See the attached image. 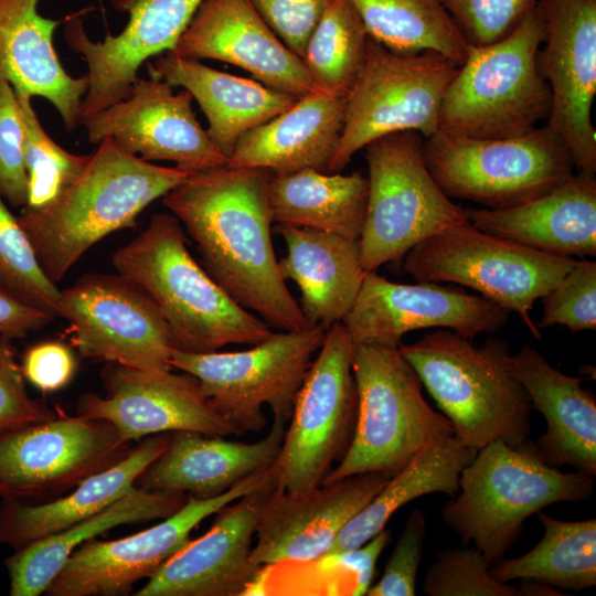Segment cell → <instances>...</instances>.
Listing matches in <instances>:
<instances>
[{"instance_id":"4","label":"cell","mask_w":596,"mask_h":596,"mask_svg":"<svg viewBox=\"0 0 596 596\" xmlns=\"http://www.w3.org/2000/svg\"><path fill=\"white\" fill-rule=\"evenodd\" d=\"M398 351L459 441L476 450L496 440L512 447L530 441L533 408L505 341L490 337L476 347L451 330H437Z\"/></svg>"},{"instance_id":"18","label":"cell","mask_w":596,"mask_h":596,"mask_svg":"<svg viewBox=\"0 0 596 596\" xmlns=\"http://www.w3.org/2000/svg\"><path fill=\"white\" fill-rule=\"evenodd\" d=\"M509 313L482 296L437 283H393L373 270L342 323L354 347L398 348L407 332L426 328H446L472 341L500 330Z\"/></svg>"},{"instance_id":"22","label":"cell","mask_w":596,"mask_h":596,"mask_svg":"<svg viewBox=\"0 0 596 596\" xmlns=\"http://www.w3.org/2000/svg\"><path fill=\"white\" fill-rule=\"evenodd\" d=\"M390 477L361 473L299 492L270 487L260 505L252 561L263 567L320 560Z\"/></svg>"},{"instance_id":"9","label":"cell","mask_w":596,"mask_h":596,"mask_svg":"<svg viewBox=\"0 0 596 596\" xmlns=\"http://www.w3.org/2000/svg\"><path fill=\"white\" fill-rule=\"evenodd\" d=\"M425 163L451 199L487 209L530 202L574 173L571 152L546 125L514 138L473 139L436 131L424 138Z\"/></svg>"},{"instance_id":"23","label":"cell","mask_w":596,"mask_h":596,"mask_svg":"<svg viewBox=\"0 0 596 596\" xmlns=\"http://www.w3.org/2000/svg\"><path fill=\"white\" fill-rule=\"evenodd\" d=\"M270 485L221 508L203 535L190 540L136 593L137 596H240L262 566L251 558L263 499Z\"/></svg>"},{"instance_id":"40","label":"cell","mask_w":596,"mask_h":596,"mask_svg":"<svg viewBox=\"0 0 596 596\" xmlns=\"http://www.w3.org/2000/svg\"><path fill=\"white\" fill-rule=\"evenodd\" d=\"M0 286L29 306L56 317L61 290L43 272L18 216L1 195Z\"/></svg>"},{"instance_id":"31","label":"cell","mask_w":596,"mask_h":596,"mask_svg":"<svg viewBox=\"0 0 596 596\" xmlns=\"http://www.w3.org/2000/svg\"><path fill=\"white\" fill-rule=\"evenodd\" d=\"M151 77L188 91L204 113L206 132L228 158L240 138L291 107L299 97L166 52L149 64Z\"/></svg>"},{"instance_id":"48","label":"cell","mask_w":596,"mask_h":596,"mask_svg":"<svg viewBox=\"0 0 596 596\" xmlns=\"http://www.w3.org/2000/svg\"><path fill=\"white\" fill-rule=\"evenodd\" d=\"M24 377L43 392L57 391L72 380L76 361L71 349L60 341H45L31 347L24 358Z\"/></svg>"},{"instance_id":"19","label":"cell","mask_w":596,"mask_h":596,"mask_svg":"<svg viewBox=\"0 0 596 596\" xmlns=\"http://www.w3.org/2000/svg\"><path fill=\"white\" fill-rule=\"evenodd\" d=\"M100 376L105 396L82 395L77 414L110 423L126 441L174 432L242 435L190 373L149 372L106 363Z\"/></svg>"},{"instance_id":"43","label":"cell","mask_w":596,"mask_h":596,"mask_svg":"<svg viewBox=\"0 0 596 596\" xmlns=\"http://www.w3.org/2000/svg\"><path fill=\"white\" fill-rule=\"evenodd\" d=\"M540 0H444L445 8L472 46L510 35Z\"/></svg>"},{"instance_id":"26","label":"cell","mask_w":596,"mask_h":596,"mask_svg":"<svg viewBox=\"0 0 596 596\" xmlns=\"http://www.w3.org/2000/svg\"><path fill=\"white\" fill-rule=\"evenodd\" d=\"M486 233L558 256L596 255V178L577 171L550 192L505 209H465Z\"/></svg>"},{"instance_id":"35","label":"cell","mask_w":596,"mask_h":596,"mask_svg":"<svg viewBox=\"0 0 596 596\" xmlns=\"http://www.w3.org/2000/svg\"><path fill=\"white\" fill-rule=\"evenodd\" d=\"M476 454V449L466 446L455 436L417 453L344 525L328 554L363 545L385 528L400 508L416 498L432 493L456 496L460 473Z\"/></svg>"},{"instance_id":"5","label":"cell","mask_w":596,"mask_h":596,"mask_svg":"<svg viewBox=\"0 0 596 596\" xmlns=\"http://www.w3.org/2000/svg\"><path fill=\"white\" fill-rule=\"evenodd\" d=\"M594 478L550 466L531 441L512 447L496 440L462 469L458 492L440 518L462 545L472 543L492 565L515 544L530 515L554 503L588 500Z\"/></svg>"},{"instance_id":"42","label":"cell","mask_w":596,"mask_h":596,"mask_svg":"<svg viewBox=\"0 0 596 596\" xmlns=\"http://www.w3.org/2000/svg\"><path fill=\"white\" fill-rule=\"evenodd\" d=\"M539 328L554 324L572 332L596 329V263L583 258L542 298Z\"/></svg>"},{"instance_id":"8","label":"cell","mask_w":596,"mask_h":596,"mask_svg":"<svg viewBox=\"0 0 596 596\" xmlns=\"http://www.w3.org/2000/svg\"><path fill=\"white\" fill-rule=\"evenodd\" d=\"M423 142L421 134L401 131L364 147L368 202L359 247L366 273L403 258L435 234L469 222L465 209L430 174Z\"/></svg>"},{"instance_id":"17","label":"cell","mask_w":596,"mask_h":596,"mask_svg":"<svg viewBox=\"0 0 596 596\" xmlns=\"http://www.w3.org/2000/svg\"><path fill=\"white\" fill-rule=\"evenodd\" d=\"M545 34L538 66L552 104L546 126L568 148L577 171L596 172V0H542Z\"/></svg>"},{"instance_id":"50","label":"cell","mask_w":596,"mask_h":596,"mask_svg":"<svg viewBox=\"0 0 596 596\" xmlns=\"http://www.w3.org/2000/svg\"><path fill=\"white\" fill-rule=\"evenodd\" d=\"M54 318L21 301L0 286V334L23 338L42 329Z\"/></svg>"},{"instance_id":"28","label":"cell","mask_w":596,"mask_h":596,"mask_svg":"<svg viewBox=\"0 0 596 596\" xmlns=\"http://www.w3.org/2000/svg\"><path fill=\"white\" fill-rule=\"evenodd\" d=\"M39 2L0 0V81L49 100L71 131L82 124L88 78L64 70L53 45V32L63 20L42 17Z\"/></svg>"},{"instance_id":"16","label":"cell","mask_w":596,"mask_h":596,"mask_svg":"<svg viewBox=\"0 0 596 596\" xmlns=\"http://www.w3.org/2000/svg\"><path fill=\"white\" fill-rule=\"evenodd\" d=\"M273 485L269 469L254 473L225 493L187 502L159 523L117 540L91 539L66 560L45 594L49 596H116L131 590L135 583L150 578L190 540L203 520L224 505Z\"/></svg>"},{"instance_id":"47","label":"cell","mask_w":596,"mask_h":596,"mask_svg":"<svg viewBox=\"0 0 596 596\" xmlns=\"http://www.w3.org/2000/svg\"><path fill=\"white\" fill-rule=\"evenodd\" d=\"M262 19L302 60L309 36L333 0H249Z\"/></svg>"},{"instance_id":"1","label":"cell","mask_w":596,"mask_h":596,"mask_svg":"<svg viewBox=\"0 0 596 596\" xmlns=\"http://www.w3.org/2000/svg\"><path fill=\"white\" fill-rule=\"evenodd\" d=\"M273 173L216 167L191 174L162 204L194 241L204 269L243 308L281 331L309 327L283 278L272 240Z\"/></svg>"},{"instance_id":"27","label":"cell","mask_w":596,"mask_h":596,"mask_svg":"<svg viewBox=\"0 0 596 596\" xmlns=\"http://www.w3.org/2000/svg\"><path fill=\"white\" fill-rule=\"evenodd\" d=\"M512 369L525 389L532 408L546 423L538 438V455L550 466L565 465L596 475V398L584 389V377L554 368L538 350L523 344L511 355Z\"/></svg>"},{"instance_id":"20","label":"cell","mask_w":596,"mask_h":596,"mask_svg":"<svg viewBox=\"0 0 596 596\" xmlns=\"http://www.w3.org/2000/svg\"><path fill=\"white\" fill-rule=\"evenodd\" d=\"M193 97L169 83L138 79L129 95L84 119L88 140L111 138L125 151L147 161L166 160L196 173L227 163L192 108Z\"/></svg>"},{"instance_id":"7","label":"cell","mask_w":596,"mask_h":596,"mask_svg":"<svg viewBox=\"0 0 596 596\" xmlns=\"http://www.w3.org/2000/svg\"><path fill=\"white\" fill-rule=\"evenodd\" d=\"M358 415L351 445L322 483L350 476H393L417 453L454 436L450 422L424 398L423 384L398 348L354 347Z\"/></svg>"},{"instance_id":"37","label":"cell","mask_w":596,"mask_h":596,"mask_svg":"<svg viewBox=\"0 0 596 596\" xmlns=\"http://www.w3.org/2000/svg\"><path fill=\"white\" fill-rule=\"evenodd\" d=\"M371 39L404 53L433 51L458 65L471 44L461 33L444 0H350Z\"/></svg>"},{"instance_id":"29","label":"cell","mask_w":596,"mask_h":596,"mask_svg":"<svg viewBox=\"0 0 596 596\" xmlns=\"http://www.w3.org/2000/svg\"><path fill=\"white\" fill-rule=\"evenodd\" d=\"M347 97L313 91L268 121L245 132L227 158L232 168H259L274 175L326 171L339 143Z\"/></svg>"},{"instance_id":"49","label":"cell","mask_w":596,"mask_h":596,"mask_svg":"<svg viewBox=\"0 0 596 596\" xmlns=\"http://www.w3.org/2000/svg\"><path fill=\"white\" fill-rule=\"evenodd\" d=\"M391 531L384 528L359 547L328 554L321 558H327L345 568H351L356 574V587L353 594L365 595L372 585L376 560L384 547L391 542Z\"/></svg>"},{"instance_id":"14","label":"cell","mask_w":596,"mask_h":596,"mask_svg":"<svg viewBox=\"0 0 596 596\" xmlns=\"http://www.w3.org/2000/svg\"><path fill=\"white\" fill-rule=\"evenodd\" d=\"M56 317L70 323L84 359L149 372L171 371L175 345L150 296L120 274L89 273L61 290Z\"/></svg>"},{"instance_id":"2","label":"cell","mask_w":596,"mask_h":596,"mask_svg":"<svg viewBox=\"0 0 596 596\" xmlns=\"http://www.w3.org/2000/svg\"><path fill=\"white\" fill-rule=\"evenodd\" d=\"M190 175L134 156L106 138L70 187L44 206L22 207L18 219L43 272L57 285L92 246L134 227L143 209Z\"/></svg>"},{"instance_id":"38","label":"cell","mask_w":596,"mask_h":596,"mask_svg":"<svg viewBox=\"0 0 596 596\" xmlns=\"http://www.w3.org/2000/svg\"><path fill=\"white\" fill-rule=\"evenodd\" d=\"M370 35L350 0H333L307 42L302 62L316 91L347 97L366 57Z\"/></svg>"},{"instance_id":"6","label":"cell","mask_w":596,"mask_h":596,"mask_svg":"<svg viewBox=\"0 0 596 596\" xmlns=\"http://www.w3.org/2000/svg\"><path fill=\"white\" fill-rule=\"evenodd\" d=\"M544 34L540 0L510 35L471 46L444 95L438 130L473 139L514 138L547 119L551 89L538 66Z\"/></svg>"},{"instance_id":"45","label":"cell","mask_w":596,"mask_h":596,"mask_svg":"<svg viewBox=\"0 0 596 596\" xmlns=\"http://www.w3.org/2000/svg\"><path fill=\"white\" fill-rule=\"evenodd\" d=\"M426 538L425 513L416 509L408 517L377 583L369 596H414Z\"/></svg>"},{"instance_id":"21","label":"cell","mask_w":596,"mask_h":596,"mask_svg":"<svg viewBox=\"0 0 596 596\" xmlns=\"http://www.w3.org/2000/svg\"><path fill=\"white\" fill-rule=\"evenodd\" d=\"M204 0H111L129 14L124 30L93 42L76 14L65 19V41L87 64L88 89L82 121L125 99L138 81L140 66L171 51Z\"/></svg>"},{"instance_id":"25","label":"cell","mask_w":596,"mask_h":596,"mask_svg":"<svg viewBox=\"0 0 596 596\" xmlns=\"http://www.w3.org/2000/svg\"><path fill=\"white\" fill-rule=\"evenodd\" d=\"M285 421L274 418L268 434L255 443L195 432L171 433L166 449L141 472L135 486L198 499L219 497L272 467L285 437Z\"/></svg>"},{"instance_id":"41","label":"cell","mask_w":596,"mask_h":596,"mask_svg":"<svg viewBox=\"0 0 596 596\" xmlns=\"http://www.w3.org/2000/svg\"><path fill=\"white\" fill-rule=\"evenodd\" d=\"M476 547L443 549L428 567L423 590L428 596H524L520 584L499 581Z\"/></svg>"},{"instance_id":"10","label":"cell","mask_w":596,"mask_h":596,"mask_svg":"<svg viewBox=\"0 0 596 596\" xmlns=\"http://www.w3.org/2000/svg\"><path fill=\"white\" fill-rule=\"evenodd\" d=\"M403 270L416 281L469 287L509 312L541 339L530 312L576 259L536 251L499 237L470 222L421 242L404 255Z\"/></svg>"},{"instance_id":"24","label":"cell","mask_w":596,"mask_h":596,"mask_svg":"<svg viewBox=\"0 0 596 596\" xmlns=\"http://www.w3.org/2000/svg\"><path fill=\"white\" fill-rule=\"evenodd\" d=\"M169 53L233 64L265 86L295 97L316 91L302 60L249 0H204Z\"/></svg>"},{"instance_id":"15","label":"cell","mask_w":596,"mask_h":596,"mask_svg":"<svg viewBox=\"0 0 596 596\" xmlns=\"http://www.w3.org/2000/svg\"><path fill=\"white\" fill-rule=\"evenodd\" d=\"M129 441L108 422L53 418L0 434V497L23 502L61 494L123 459Z\"/></svg>"},{"instance_id":"11","label":"cell","mask_w":596,"mask_h":596,"mask_svg":"<svg viewBox=\"0 0 596 596\" xmlns=\"http://www.w3.org/2000/svg\"><path fill=\"white\" fill-rule=\"evenodd\" d=\"M459 65L433 51L396 52L369 39L363 67L327 172H340L371 141L395 132L438 131L440 105Z\"/></svg>"},{"instance_id":"44","label":"cell","mask_w":596,"mask_h":596,"mask_svg":"<svg viewBox=\"0 0 596 596\" xmlns=\"http://www.w3.org/2000/svg\"><path fill=\"white\" fill-rule=\"evenodd\" d=\"M23 123L17 93L0 81V195L12 207L28 202V180L23 157Z\"/></svg>"},{"instance_id":"36","label":"cell","mask_w":596,"mask_h":596,"mask_svg":"<svg viewBox=\"0 0 596 596\" xmlns=\"http://www.w3.org/2000/svg\"><path fill=\"white\" fill-rule=\"evenodd\" d=\"M544 534L529 552L490 566L499 581H530L553 588L588 589L596 585V519L565 521L536 513Z\"/></svg>"},{"instance_id":"32","label":"cell","mask_w":596,"mask_h":596,"mask_svg":"<svg viewBox=\"0 0 596 596\" xmlns=\"http://www.w3.org/2000/svg\"><path fill=\"white\" fill-rule=\"evenodd\" d=\"M170 434L139 440L123 459L89 476L72 492L55 500L31 503L2 499L0 544L20 550L103 510L135 487L141 472L166 449Z\"/></svg>"},{"instance_id":"34","label":"cell","mask_w":596,"mask_h":596,"mask_svg":"<svg viewBox=\"0 0 596 596\" xmlns=\"http://www.w3.org/2000/svg\"><path fill=\"white\" fill-rule=\"evenodd\" d=\"M273 222L359 240L366 211L368 179L305 169L274 175L268 191Z\"/></svg>"},{"instance_id":"3","label":"cell","mask_w":596,"mask_h":596,"mask_svg":"<svg viewBox=\"0 0 596 596\" xmlns=\"http://www.w3.org/2000/svg\"><path fill=\"white\" fill-rule=\"evenodd\" d=\"M180 221L155 214L147 228L111 257L116 272L145 290L164 317L175 350L219 351L256 344L270 333L258 316L238 305L188 249Z\"/></svg>"},{"instance_id":"13","label":"cell","mask_w":596,"mask_h":596,"mask_svg":"<svg viewBox=\"0 0 596 596\" xmlns=\"http://www.w3.org/2000/svg\"><path fill=\"white\" fill-rule=\"evenodd\" d=\"M354 344L342 322L326 331L295 398L289 428L269 468L276 489L318 487L347 454L358 415L352 371Z\"/></svg>"},{"instance_id":"12","label":"cell","mask_w":596,"mask_h":596,"mask_svg":"<svg viewBox=\"0 0 596 596\" xmlns=\"http://www.w3.org/2000/svg\"><path fill=\"white\" fill-rule=\"evenodd\" d=\"M326 331L318 324L272 332L253 348L235 352L175 350L171 365L195 376L203 393L242 435L258 433L267 424L265 405L274 418L289 421L297 393Z\"/></svg>"},{"instance_id":"39","label":"cell","mask_w":596,"mask_h":596,"mask_svg":"<svg viewBox=\"0 0 596 596\" xmlns=\"http://www.w3.org/2000/svg\"><path fill=\"white\" fill-rule=\"evenodd\" d=\"M17 93L23 123V157L28 180L24 207L44 206L70 187L87 166L91 155H74L57 145L43 129L31 96Z\"/></svg>"},{"instance_id":"46","label":"cell","mask_w":596,"mask_h":596,"mask_svg":"<svg viewBox=\"0 0 596 596\" xmlns=\"http://www.w3.org/2000/svg\"><path fill=\"white\" fill-rule=\"evenodd\" d=\"M56 414L33 400L15 360L12 339L0 334V434L51 419Z\"/></svg>"},{"instance_id":"33","label":"cell","mask_w":596,"mask_h":596,"mask_svg":"<svg viewBox=\"0 0 596 596\" xmlns=\"http://www.w3.org/2000/svg\"><path fill=\"white\" fill-rule=\"evenodd\" d=\"M187 494L132 487L123 497L70 528L15 550L4 560L11 596H39L70 555L86 541L123 525L162 520L183 507Z\"/></svg>"},{"instance_id":"30","label":"cell","mask_w":596,"mask_h":596,"mask_svg":"<svg viewBox=\"0 0 596 596\" xmlns=\"http://www.w3.org/2000/svg\"><path fill=\"white\" fill-rule=\"evenodd\" d=\"M275 231L287 248L278 260L280 274L300 289L299 306L309 326L328 329L342 322L366 274L359 240L287 224Z\"/></svg>"}]
</instances>
